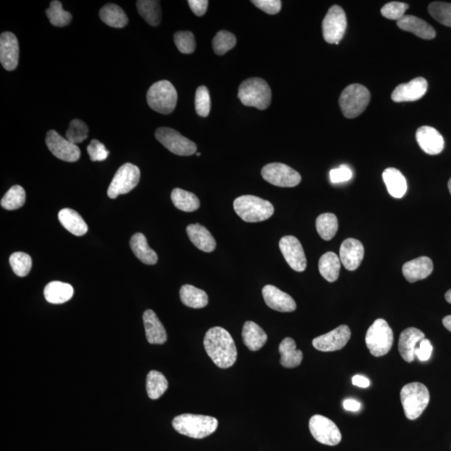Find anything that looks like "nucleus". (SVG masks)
Wrapping results in <instances>:
<instances>
[{
  "instance_id": "6e6d98bb",
  "label": "nucleus",
  "mask_w": 451,
  "mask_h": 451,
  "mask_svg": "<svg viewBox=\"0 0 451 451\" xmlns=\"http://www.w3.org/2000/svg\"><path fill=\"white\" fill-rule=\"evenodd\" d=\"M352 385L358 386L360 388H368L370 385L369 378H367L362 375H355L352 378Z\"/></svg>"
},
{
  "instance_id": "c03bdc74",
  "label": "nucleus",
  "mask_w": 451,
  "mask_h": 451,
  "mask_svg": "<svg viewBox=\"0 0 451 451\" xmlns=\"http://www.w3.org/2000/svg\"><path fill=\"white\" fill-rule=\"evenodd\" d=\"M428 11L435 21L451 28V3L433 2L428 7Z\"/></svg>"
},
{
  "instance_id": "412c9836",
  "label": "nucleus",
  "mask_w": 451,
  "mask_h": 451,
  "mask_svg": "<svg viewBox=\"0 0 451 451\" xmlns=\"http://www.w3.org/2000/svg\"><path fill=\"white\" fill-rule=\"evenodd\" d=\"M416 141L420 149L429 155H438L445 147L443 136L437 130L431 127H422L416 131Z\"/></svg>"
},
{
  "instance_id": "423d86ee",
  "label": "nucleus",
  "mask_w": 451,
  "mask_h": 451,
  "mask_svg": "<svg viewBox=\"0 0 451 451\" xmlns=\"http://www.w3.org/2000/svg\"><path fill=\"white\" fill-rule=\"evenodd\" d=\"M365 343L370 354L374 357H381L391 350L394 333L389 324L383 318H378L368 329Z\"/></svg>"
},
{
  "instance_id": "39448f33",
  "label": "nucleus",
  "mask_w": 451,
  "mask_h": 451,
  "mask_svg": "<svg viewBox=\"0 0 451 451\" xmlns=\"http://www.w3.org/2000/svg\"><path fill=\"white\" fill-rule=\"evenodd\" d=\"M238 98L246 106L265 109L271 104L272 90L264 79L257 77L246 79L238 89Z\"/></svg>"
},
{
  "instance_id": "3c124183",
  "label": "nucleus",
  "mask_w": 451,
  "mask_h": 451,
  "mask_svg": "<svg viewBox=\"0 0 451 451\" xmlns=\"http://www.w3.org/2000/svg\"><path fill=\"white\" fill-rule=\"evenodd\" d=\"M252 3L268 14H278L282 8V2L280 0H253Z\"/></svg>"
},
{
  "instance_id": "c85d7f7f",
  "label": "nucleus",
  "mask_w": 451,
  "mask_h": 451,
  "mask_svg": "<svg viewBox=\"0 0 451 451\" xmlns=\"http://www.w3.org/2000/svg\"><path fill=\"white\" fill-rule=\"evenodd\" d=\"M386 188L390 195L395 198H402L407 192V181L403 174L396 168H387L383 172Z\"/></svg>"
},
{
  "instance_id": "5701e85b",
  "label": "nucleus",
  "mask_w": 451,
  "mask_h": 451,
  "mask_svg": "<svg viewBox=\"0 0 451 451\" xmlns=\"http://www.w3.org/2000/svg\"><path fill=\"white\" fill-rule=\"evenodd\" d=\"M424 339V333L416 328H408L401 333L399 340V352L405 362L414 361L416 347Z\"/></svg>"
},
{
  "instance_id": "09e8293b",
  "label": "nucleus",
  "mask_w": 451,
  "mask_h": 451,
  "mask_svg": "<svg viewBox=\"0 0 451 451\" xmlns=\"http://www.w3.org/2000/svg\"><path fill=\"white\" fill-rule=\"evenodd\" d=\"M408 8L409 5L405 3L390 2L383 6L381 14L383 16L389 20L398 21L404 16L405 11L408 10Z\"/></svg>"
},
{
  "instance_id": "c756f323",
  "label": "nucleus",
  "mask_w": 451,
  "mask_h": 451,
  "mask_svg": "<svg viewBox=\"0 0 451 451\" xmlns=\"http://www.w3.org/2000/svg\"><path fill=\"white\" fill-rule=\"evenodd\" d=\"M130 246L135 256L143 263L154 265L157 263V254L149 247L144 234L139 233L133 235L131 238Z\"/></svg>"
},
{
  "instance_id": "79ce46f5",
  "label": "nucleus",
  "mask_w": 451,
  "mask_h": 451,
  "mask_svg": "<svg viewBox=\"0 0 451 451\" xmlns=\"http://www.w3.org/2000/svg\"><path fill=\"white\" fill-rule=\"evenodd\" d=\"M236 44V36L227 30L219 31L212 40V47L216 54L218 55H225L227 52L232 50Z\"/></svg>"
},
{
  "instance_id": "c9c22d12",
  "label": "nucleus",
  "mask_w": 451,
  "mask_h": 451,
  "mask_svg": "<svg viewBox=\"0 0 451 451\" xmlns=\"http://www.w3.org/2000/svg\"><path fill=\"white\" fill-rule=\"evenodd\" d=\"M170 198L177 209L185 212L195 211L200 207V201L198 196L181 188L174 189Z\"/></svg>"
},
{
  "instance_id": "7ed1b4c3",
  "label": "nucleus",
  "mask_w": 451,
  "mask_h": 451,
  "mask_svg": "<svg viewBox=\"0 0 451 451\" xmlns=\"http://www.w3.org/2000/svg\"><path fill=\"white\" fill-rule=\"evenodd\" d=\"M233 207L236 214L246 222H263L274 214V207L270 202L252 195L236 198Z\"/></svg>"
},
{
  "instance_id": "ea45409f",
  "label": "nucleus",
  "mask_w": 451,
  "mask_h": 451,
  "mask_svg": "<svg viewBox=\"0 0 451 451\" xmlns=\"http://www.w3.org/2000/svg\"><path fill=\"white\" fill-rule=\"evenodd\" d=\"M25 191L21 185L11 188L1 200V207L8 211L17 210L25 203Z\"/></svg>"
},
{
  "instance_id": "bb28decb",
  "label": "nucleus",
  "mask_w": 451,
  "mask_h": 451,
  "mask_svg": "<svg viewBox=\"0 0 451 451\" xmlns=\"http://www.w3.org/2000/svg\"><path fill=\"white\" fill-rule=\"evenodd\" d=\"M242 339L249 350L257 351L264 346L268 340L267 333L253 321H247L242 328Z\"/></svg>"
},
{
  "instance_id": "f8f14e48",
  "label": "nucleus",
  "mask_w": 451,
  "mask_h": 451,
  "mask_svg": "<svg viewBox=\"0 0 451 451\" xmlns=\"http://www.w3.org/2000/svg\"><path fill=\"white\" fill-rule=\"evenodd\" d=\"M261 174L268 183L280 188L296 187L302 180L297 170L283 163H270L264 166Z\"/></svg>"
},
{
  "instance_id": "1a4fd4ad",
  "label": "nucleus",
  "mask_w": 451,
  "mask_h": 451,
  "mask_svg": "<svg viewBox=\"0 0 451 451\" xmlns=\"http://www.w3.org/2000/svg\"><path fill=\"white\" fill-rule=\"evenodd\" d=\"M141 172L138 166L126 163L117 170L116 175L109 185L107 195L109 198L115 199L117 196L127 194L138 185Z\"/></svg>"
},
{
  "instance_id": "473e14b6",
  "label": "nucleus",
  "mask_w": 451,
  "mask_h": 451,
  "mask_svg": "<svg viewBox=\"0 0 451 451\" xmlns=\"http://www.w3.org/2000/svg\"><path fill=\"white\" fill-rule=\"evenodd\" d=\"M180 298L184 305L192 309H203L208 305L206 292L189 284L181 287Z\"/></svg>"
},
{
  "instance_id": "603ef678",
  "label": "nucleus",
  "mask_w": 451,
  "mask_h": 451,
  "mask_svg": "<svg viewBox=\"0 0 451 451\" xmlns=\"http://www.w3.org/2000/svg\"><path fill=\"white\" fill-rule=\"evenodd\" d=\"M352 177V170L346 165L340 166L339 168L333 169L331 172V180L335 184L346 183L350 181Z\"/></svg>"
},
{
  "instance_id": "a211bd4d",
  "label": "nucleus",
  "mask_w": 451,
  "mask_h": 451,
  "mask_svg": "<svg viewBox=\"0 0 451 451\" xmlns=\"http://www.w3.org/2000/svg\"><path fill=\"white\" fill-rule=\"evenodd\" d=\"M20 48L17 37L11 32H3L0 36V62L6 70L16 69Z\"/></svg>"
},
{
  "instance_id": "5fc2aeb1",
  "label": "nucleus",
  "mask_w": 451,
  "mask_h": 451,
  "mask_svg": "<svg viewBox=\"0 0 451 451\" xmlns=\"http://www.w3.org/2000/svg\"><path fill=\"white\" fill-rule=\"evenodd\" d=\"M188 3L192 12L198 17L206 14L209 3L207 0H189Z\"/></svg>"
},
{
  "instance_id": "49530a36",
  "label": "nucleus",
  "mask_w": 451,
  "mask_h": 451,
  "mask_svg": "<svg viewBox=\"0 0 451 451\" xmlns=\"http://www.w3.org/2000/svg\"><path fill=\"white\" fill-rule=\"evenodd\" d=\"M195 107L198 115L207 117L211 111V97L209 90L206 86H202L196 89L195 97Z\"/></svg>"
},
{
  "instance_id": "052dcab7",
  "label": "nucleus",
  "mask_w": 451,
  "mask_h": 451,
  "mask_svg": "<svg viewBox=\"0 0 451 451\" xmlns=\"http://www.w3.org/2000/svg\"><path fill=\"white\" fill-rule=\"evenodd\" d=\"M448 188H449V191H450V194H451V178H450V181H449Z\"/></svg>"
},
{
  "instance_id": "680f3d73",
  "label": "nucleus",
  "mask_w": 451,
  "mask_h": 451,
  "mask_svg": "<svg viewBox=\"0 0 451 451\" xmlns=\"http://www.w3.org/2000/svg\"><path fill=\"white\" fill-rule=\"evenodd\" d=\"M196 155H198L199 157V155H201V153H196Z\"/></svg>"
},
{
  "instance_id": "7c9ffc66",
  "label": "nucleus",
  "mask_w": 451,
  "mask_h": 451,
  "mask_svg": "<svg viewBox=\"0 0 451 451\" xmlns=\"http://www.w3.org/2000/svg\"><path fill=\"white\" fill-rule=\"evenodd\" d=\"M44 295L47 302L53 305H60L70 300L74 295V289L69 283L51 282L45 287Z\"/></svg>"
},
{
  "instance_id": "f704fd0d",
  "label": "nucleus",
  "mask_w": 451,
  "mask_h": 451,
  "mask_svg": "<svg viewBox=\"0 0 451 451\" xmlns=\"http://www.w3.org/2000/svg\"><path fill=\"white\" fill-rule=\"evenodd\" d=\"M340 268L339 257L333 252L324 253L318 261V269H320V274L328 282H335L339 279Z\"/></svg>"
},
{
  "instance_id": "a878e982",
  "label": "nucleus",
  "mask_w": 451,
  "mask_h": 451,
  "mask_svg": "<svg viewBox=\"0 0 451 451\" xmlns=\"http://www.w3.org/2000/svg\"><path fill=\"white\" fill-rule=\"evenodd\" d=\"M187 233L189 240L201 251L205 253L214 251L217 244H216L214 236L206 227L198 224V223L190 224L187 227Z\"/></svg>"
},
{
  "instance_id": "9d476101",
  "label": "nucleus",
  "mask_w": 451,
  "mask_h": 451,
  "mask_svg": "<svg viewBox=\"0 0 451 451\" xmlns=\"http://www.w3.org/2000/svg\"><path fill=\"white\" fill-rule=\"evenodd\" d=\"M155 138L166 149L177 155L188 157L196 153L198 147L191 140L185 138L174 129L168 127L158 128L155 131Z\"/></svg>"
},
{
  "instance_id": "a19ab883",
  "label": "nucleus",
  "mask_w": 451,
  "mask_h": 451,
  "mask_svg": "<svg viewBox=\"0 0 451 451\" xmlns=\"http://www.w3.org/2000/svg\"><path fill=\"white\" fill-rule=\"evenodd\" d=\"M45 13H47L51 24L56 27H64V26L69 25L72 21L71 14L64 10L62 3L57 0L51 3L50 8L45 11Z\"/></svg>"
},
{
  "instance_id": "bf43d9fd",
  "label": "nucleus",
  "mask_w": 451,
  "mask_h": 451,
  "mask_svg": "<svg viewBox=\"0 0 451 451\" xmlns=\"http://www.w3.org/2000/svg\"><path fill=\"white\" fill-rule=\"evenodd\" d=\"M445 297H446V300L449 303H450L451 305V289L446 292Z\"/></svg>"
},
{
  "instance_id": "72a5a7b5",
  "label": "nucleus",
  "mask_w": 451,
  "mask_h": 451,
  "mask_svg": "<svg viewBox=\"0 0 451 451\" xmlns=\"http://www.w3.org/2000/svg\"><path fill=\"white\" fill-rule=\"evenodd\" d=\"M100 18L105 24L113 28L121 29L128 24V17L125 11L115 3H108L101 8Z\"/></svg>"
},
{
  "instance_id": "0eeeda50",
  "label": "nucleus",
  "mask_w": 451,
  "mask_h": 451,
  "mask_svg": "<svg viewBox=\"0 0 451 451\" xmlns=\"http://www.w3.org/2000/svg\"><path fill=\"white\" fill-rule=\"evenodd\" d=\"M147 103L153 111L168 115L176 108L177 92L168 81L155 83L146 94Z\"/></svg>"
},
{
  "instance_id": "cd10ccee",
  "label": "nucleus",
  "mask_w": 451,
  "mask_h": 451,
  "mask_svg": "<svg viewBox=\"0 0 451 451\" xmlns=\"http://www.w3.org/2000/svg\"><path fill=\"white\" fill-rule=\"evenodd\" d=\"M59 221L68 232L81 237L85 235L88 231L84 219L77 211L70 209V208H64L59 212Z\"/></svg>"
},
{
  "instance_id": "aec40b11",
  "label": "nucleus",
  "mask_w": 451,
  "mask_h": 451,
  "mask_svg": "<svg viewBox=\"0 0 451 451\" xmlns=\"http://www.w3.org/2000/svg\"><path fill=\"white\" fill-rule=\"evenodd\" d=\"M365 248L361 242L355 238H348L341 245L339 259L348 271L356 270L361 264Z\"/></svg>"
},
{
  "instance_id": "2f4dec72",
  "label": "nucleus",
  "mask_w": 451,
  "mask_h": 451,
  "mask_svg": "<svg viewBox=\"0 0 451 451\" xmlns=\"http://www.w3.org/2000/svg\"><path fill=\"white\" fill-rule=\"evenodd\" d=\"M279 350L281 355L280 363L282 366L293 369V368L301 365L303 357L302 352L297 350L296 343L293 339H284L280 344Z\"/></svg>"
},
{
  "instance_id": "f3484780",
  "label": "nucleus",
  "mask_w": 451,
  "mask_h": 451,
  "mask_svg": "<svg viewBox=\"0 0 451 451\" xmlns=\"http://www.w3.org/2000/svg\"><path fill=\"white\" fill-rule=\"evenodd\" d=\"M428 83L423 77H417L411 81L398 86L391 94L393 101L411 102L420 99L426 94Z\"/></svg>"
},
{
  "instance_id": "8fccbe9b",
  "label": "nucleus",
  "mask_w": 451,
  "mask_h": 451,
  "mask_svg": "<svg viewBox=\"0 0 451 451\" xmlns=\"http://www.w3.org/2000/svg\"><path fill=\"white\" fill-rule=\"evenodd\" d=\"M87 153L92 162H102L107 159L109 151L105 149L104 144L98 140H92L90 145L87 146Z\"/></svg>"
},
{
  "instance_id": "4468645a",
  "label": "nucleus",
  "mask_w": 451,
  "mask_h": 451,
  "mask_svg": "<svg viewBox=\"0 0 451 451\" xmlns=\"http://www.w3.org/2000/svg\"><path fill=\"white\" fill-rule=\"evenodd\" d=\"M45 142L51 153L55 157L64 162H75L81 157V150L77 145L62 138L57 131L51 130L48 131Z\"/></svg>"
},
{
  "instance_id": "37998d69",
  "label": "nucleus",
  "mask_w": 451,
  "mask_h": 451,
  "mask_svg": "<svg viewBox=\"0 0 451 451\" xmlns=\"http://www.w3.org/2000/svg\"><path fill=\"white\" fill-rule=\"evenodd\" d=\"M10 263L14 274L21 278L27 276L32 268L31 257L21 252L13 253L10 257Z\"/></svg>"
},
{
  "instance_id": "4c0bfd02",
  "label": "nucleus",
  "mask_w": 451,
  "mask_h": 451,
  "mask_svg": "<svg viewBox=\"0 0 451 451\" xmlns=\"http://www.w3.org/2000/svg\"><path fill=\"white\" fill-rule=\"evenodd\" d=\"M168 388L166 377L158 371L151 370L146 378V391L150 399L158 400Z\"/></svg>"
},
{
  "instance_id": "393cba45",
  "label": "nucleus",
  "mask_w": 451,
  "mask_h": 451,
  "mask_svg": "<svg viewBox=\"0 0 451 451\" xmlns=\"http://www.w3.org/2000/svg\"><path fill=\"white\" fill-rule=\"evenodd\" d=\"M143 323L147 341L151 344H163L166 342L168 335L164 326L153 310L149 309L143 313Z\"/></svg>"
},
{
  "instance_id": "9b49d317",
  "label": "nucleus",
  "mask_w": 451,
  "mask_h": 451,
  "mask_svg": "<svg viewBox=\"0 0 451 451\" xmlns=\"http://www.w3.org/2000/svg\"><path fill=\"white\" fill-rule=\"evenodd\" d=\"M347 29V17L342 7L333 5L328 10L322 24L324 39L328 44H339Z\"/></svg>"
},
{
  "instance_id": "e433bc0d",
  "label": "nucleus",
  "mask_w": 451,
  "mask_h": 451,
  "mask_svg": "<svg viewBox=\"0 0 451 451\" xmlns=\"http://www.w3.org/2000/svg\"><path fill=\"white\" fill-rule=\"evenodd\" d=\"M138 13L151 26L160 25L162 9L160 2L153 0H139L136 2Z\"/></svg>"
},
{
  "instance_id": "4d7b16f0",
  "label": "nucleus",
  "mask_w": 451,
  "mask_h": 451,
  "mask_svg": "<svg viewBox=\"0 0 451 451\" xmlns=\"http://www.w3.org/2000/svg\"><path fill=\"white\" fill-rule=\"evenodd\" d=\"M344 409L348 411L357 412L361 408V404L359 401L352 399L346 400L343 403Z\"/></svg>"
},
{
  "instance_id": "dca6fc26",
  "label": "nucleus",
  "mask_w": 451,
  "mask_h": 451,
  "mask_svg": "<svg viewBox=\"0 0 451 451\" xmlns=\"http://www.w3.org/2000/svg\"><path fill=\"white\" fill-rule=\"evenodd\" d=\"M350 337V328L347 325H340L333 331L317 337L313 340V346L322 352L340 350L346 346Z\"/></svg>"
},
{
  "instance_id": "58836bf2",
  "label": "nucleus",
  "mask_w": 451,
  "mask_h": 451,
  "mask_svg": "<svg viewBox=\"0 0 451 451\" xmlns=\"http://www.w3.org/2000/svg\"><path fill=\"white\" fill-rule=\"evenodd\" d=\"M317 232L325 241L331 240L339 229L338 218L333 214H324L316 220Z\"/></svg>"
},
{
  "instance_id": "864d4df0",
  "label": "nucleus",
  "mask_w": 451,
  "mask_h": 451,
  "mask_svg": "<svg viewBox=\"0 0 451 451\" xmlns=\"http://www.w3.org/2000/svg\"><path fill=\"white\" fill-rule=\"evenodd\" d=\"M432 351H433V346H432L430 341L424 338L417 346L415 356L420 361H427L431 357Z\"/></svg>"
},
{
  "instance_id": "de8ad7c7",
  "label": "nucleus",
  "mask_w": 451,
  "mask_h": 451,
  "mask_svg": "<svg viewBox=\"0 0 451 451\" xmlns=\"http://www.w3.org/2000/svg\"><path fill=\"white\" fill-rule=\"evenodd\" d=\"M174 42L183 54H192L196 49L195 36L190 31H178L174 35Z\"/></svg>"
},
{
  "instance_id": "6e6552de",
  "label": "nucleus",
  "mask_w": 451,
  "mask_h": 451,
  "mask_svg": "<svg viewBox=\"0 0 451 451\" xmlns=\"http://www.w3.org/2000/svg\"><path fill=\"white\" fill-rule=\"evenodd\" d=\"M370 101L369 90L360 84H352L341 93L339 106L344 116L347 118H356L365 112Z\"/></svg>"
},
{
  "instance_id": "2eb2a0df",
  "label": "nucleus",
  "mask_w": 451,
  "mask_h": 451,
  "mask_svg": "<svg viewBox=\"0 0 451 451\" xmlns=\"http://www.w3.org/2000/svg\"><path fill=\"white\" fill-rule=\"evenodd\" d=\"M279 248L287 264L296 272H303L307 268L305 250L301 242L294 236H285L279 242Z\"/></svg>"
},
{
  "instance_id": "20e7f679",
  "label": "nucleus",
  "mask_w": 451,
  "mask_h": 451,
  "mask_svg": "<svg viewBox=\"0 0 451 451\" xmlns=\"http://www.w3.org/2000/svg\"><path fill=\"white\" fill-rule=\"evenodd\" d=\"M400 400L405 416L409 420H415L422 415L429 404V390L422 383H411L401 389Z\"/></svg>"
},
{
  "instance_id": "b1692460",
  "label": "nucleus",
  "mask_w": 451,
  "mask_h": 451,
  "mask_svg": "<svg viewBox=\"0 0 451 451\" xmlns=\"http://www.w3.org/2000/svg\"><path fill=\"white\" fill-rule=\"evenodd\" d=\"M397 25L404 31L414 34L415 36L424 40H432L437 36L435 29L431 25L422 18L413 15H404L397 21Z\"/></svg>"
},
{
  "instance_id": "4be33fe9",
  "label": "nucleus",
  "mask_w": 451,
  "mask_h": 451,
  "mask_svg": "<svg viewBox=\"0 0 451 451\" xmlns=\"http://www.w3.org/2000/svg\"><path fill=\"white\" fill-rule=\"evenodd\" d=\"M433 261L428 257L407 261L402 268L405 279L409 283H415L426 279L433 272Z\"/></svg>"
},
{
  "instance_id": "ddd939ff",
  "label": "nucleus",
  "mask_w": 451,
  "mask_h": 451,
  "mask_svg": "<svg viewBox=\"0 0 451 451\" xmlns=\"http://www.w3.org/2000/svg\"><path fill=\"white\" fill-rule=\"evenodd\" d=\"M309 430L313 438L321 444L337 446L342 439L338 426L323 415H315L310 419Z\"/></svg>"
},
{
  "instance_id": "f257e3e1",
  "label": "nucleus",
  "mask_w": 451,
  "mask_h": 451,
  "mask_svg": "<svg viewBox=\"0 0 451 451\" xmlns=\"http://www.w3.org/2000/svg\"><path fill=\"white\" fill-rule=\"evenodd\" d=\"M204 347L212 361L221 369H229L236 363V344L230 333L222 327L209 329L204 337Z\"/></svg>"
},
{
  "instance_id": "f03ea898",
  "label": "nucleus",
  "mask_w": 451,
  "mask_h": 451,
  "mask_svg": "<svg viewBox=\"0 0 451 451\" xmlns=\"http://www.w3.org/2000/svg\"><path fill=\"white\" fill-rule=\"evenodd\" d=\"M172 426L178 433L185 437L203 439L217 430L218 420L211 416L183 414L173 419Z\"/></svg>"
},
{
  "instance_id": "6ab92c4d",
  "label": "nucleus",
  "mask_w": 451,
  "mask_h": 451,
  "mask_svg": "<svg viewBox=\"0 0 451 451\" xmlns=\"http://www.w3.org/2000/svg\"><path fill=\"white\" fill-rule=\"evenodd\" d=\"M263 296L269 308L279 312L291 313L297 309L294 298L275 286H265L263 289Z\"/></svg>"
},
{
  "instance_id": "13d9d810",
  "label": "nucleus",
  "mask_w": 451,
  "mask_h": 451,
  "mask_svg": "<svg viewBox=\"0 0 451 451\" xmlns=\"http://www.w3.org/2000/svg\"><path fill=\"white\" fill-rule=\"evenodd\" d=\"M443 325L445 326L446 329L451 332V315H448L443 318Z\"/></svg>"
},
{
  "instance_id": "a18cd8bd",
  "label": "nucleus",
  "mask_w": 451,
  "mask_h": 451,
  "mask_svg": "<svg viewBox=\"0 0 451 451\" xmlns=\"http://www.w3.org/2000/svg\"><path fill=\"white\" fill-rule=\"evenodd\" d=\"M88 134L89 128L84 121L75 119L70 123L69 129L66 131V138L68 141L77 145V144L84 142L88 138Z\"/></svg>"
}]
</instances>
